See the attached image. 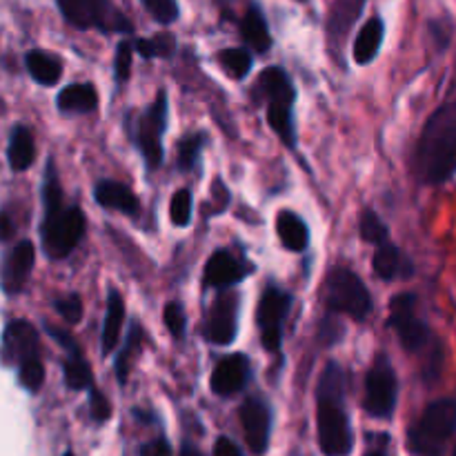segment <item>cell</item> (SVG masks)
I'll list each match as a JSON object with an SVG mask.
<instances>
[{
    "label": "cell",
    "instance_id": "1",
    "mask_svg": "<svg viewBox=\"0 0 456 456\" xmlns=\"http://www.w3.org/2000/svg\"><path fill=\"white\" fill-rule=\"evenodd\" d=\"M43 205L45 216L43 223H40L43 249L49 258L61 261V258L69 256L78 248L85 230H87V221H85V214L78 208L62 205V187L53 163H49L47 172H45Z\"/></svg>",
    "mask_w": 456,
    "mask_h": 456
},
{
    "label": "cell",
    "instance_id": "2",
    "mask_svg": "<svg viewBox=\"0 0 456 456\" xmlns=\"http://www.w3.org/2000/svg\"><path fill=\"white\" fill-rule=\"evenodd\" d=\"M417 172L430 185L456 174V102H445L428 118L417 147Z\"/></svg>",
    "mask_w": 456,
    "mask_h": 456
},
{
    "label": "cell",
    "instance_id": "3",
    "mask_svg": "<svg viewBox=\"0 0 456 456\" xmlns=\"http://www.w3.org/2000/svg\"><path fill=\"white\" fill-rule=\"evenodd\" d=\"M343 396H346V372L332 361L321 374L319 390H316L319 444L328 456H346L354 445L350 419L343 408Z\"/></svg>",
    "mask_w": 456,
    "mask_h": 456
},
{
    "label": "cell",
    "instance_id": "4",
    "mask_svg": "<svg viewBox=\"0 0 456 456\" xmlns=\"http://www.w3.org/2000/svg\"><path fill=\"white\" fill-rule=\"evenodd\" d=\"M256 89L267 101V120L276 136L288 147L297 145V125H294V101L297 89L281 67H270L258 76Z\"/></svg>",
    "mask_w": 456,
    "mask_h": 456
},
{
    "label": "cell",
    "instance_id": "5",
    "mask_svg": "<svg viewBox=\"0 0 456 456\" xmlns=\"http://www.w3.org/2000/svg\"><path fill=\"white\" fill-rule=\"evenodd\" d=\"M456 430V401L441 399L426 408L417 426L410 430V448L419 456H441Z\"/></svg>",
    "mask_w": 456,
    "mask_h": 456
},
{
    "label": "cell",
    "instance_id": "6",
    "mask_svg": "<svg viewBox=\"0 0 456 456\" xmlns=\"http://www.w3.org/2000/svg\"><path fill=\"white\" fill-rule=\"evenodd\" d=\"M58 12L76 29L132 34L134 25L111 0H56Z\"/></svg>",
    "mask_w": 456,
    "mask_h": 456
},
{
    "label": "cell",
    "instance_id": "7",
    "mask_svg": "<svg viewBox=\"0 0 456 456\" xmlns=\"http://www.w3.org/2000/svg\"><path fill=\"white\" fill-rule=\"evenodd\" d=\"M328 312L332 314H347L350 319L363 323L372 312V297L359 274L352 270L338 267L328 276V294H325Z\"/></svg>",
    "mask_w": 456,
    "mask_h": 456
},
{
    "label": "cell",
    "instance_id": "8",
    "mask_svg": "<svg viewBox=\"0 0 456 456\" xmlns=\"http://www.w3.org/2000/svg\"><path fill=\"white\" fill-rule=\"evenodd\" d=\"M167 129V92L160 89L145 111L136 116L132 123V138L138 151L145 159L147 169H156L163 163V134Z\"/></svg>",
    "mask_w": 456,
    "mask_h": 456
},
{
    "label": "cell",
    "instance_id": "9",
    "mask_svg": "<svg viewBox=\"0 0 456 456\" xmlns=\"http://www.w3.org/2000/svg\"><path fill=\"white\" fill-rule=\"evenodd\" d=\"M387 325L396 332L405 352H421L430 343V328L419 316V301L414 294H396L390 303Z\"/></svg>",
    "mask_w": 456,
    "mask_h": 456
},
{
    "label": "cell",
    "instance_id": "10",
    "mask_svg": "<svg viewBox=\"0 0 456 456\" xmlns=\"http://www.w3.org/2000/svg\"><path fill=\"white\" fill-rule=\"evenodd\" d=\"M292 307V297L281 288H267L256 307V323L261 343L267 352L276 354L283 346V325Z\"/></svg>",
    "mask_w": 456,
    "mask_h": 456
},
{
    "label": "cell",
    "instance_id": "11",
    "mask_svg": "<svg viewBox=\"0 0 456 456\" xmlns=\"http://www.w3.org/2000/svg\"><path fill=\"white\" fill-rule=\"evenodd\" d=\"M365 410L377 419H390L396 405V374L390 359L379 354L365 377Z\"/></svg>",
    "mask_w": 456,
    "mask_h": 456
},
{
    "label": "cell",
    "instance_id": "12",
    "mask_svg": "<svg viewBox=\"0 0 456 456\" xmlns=\"http://www.w3.org/2000/svg\"><path fill=\"white\" fill-rule=\"evenodd\" d=\"M40 337L36 332L34 325L29 321H12L7 323L3 332V341H0V361L4 365H20L25 361L38 356Z\"/></svg>",
    "mask_w": 456,
    "mask_h": 456
},
{
    "label": "cell",
    "instance_id": "13",
    "mask_svg": "<svg viewBox=\"0 0 456 456\" xmlns=\"http://www.w3.org/2000/svg\"><path fill=\"white\" fill-rule=\"evenodd\" d=\"M36 263V249L31 240H20L4 254L0 263V288L4 294L13 297L25 289L31 270Z\"/></svg>",
    "mask_w": 456,
    "mask_h": 456
},
{
    "label": "cell",
    "instance_id": "14",
    "mask_svg": "<svg viewBox=\"0 0 456 456\" xmlns=\"http://www.w3.org/2000/svg\"><path fill=\"white\" fill-rule=\"evenodd\" d=\"M236 328H239V301L236 297L223 294L205 319V341L214 343V346H230L236 338Z\"/></svg>",
    "mask_w": 456,
    "mask_h": 456
},
{
    "label": "cell",
    "instance_id": "15",
    "mask_svg": "<svg viewBox=\"0 0 456 456\" xmlns=\"http://www.w3.org/2000/svg\"><path fill=\"white\" fill-rule=\"evenodd\" d=\"M239 417L249 450L261 456L267 450V444H270V410H267V403L252 396V399L240 405Z\"/></svg>",
    "mask_w": 456,
    "mask_h": 456
},
{
    "label": "cell",
    "instance_id": "16",
    "mask_svg": "<svg viewBox=\"0 0 456 456\" xmlns=\"http://www.w3.org/2000/svg\"><path fill=\"white\" fill-rule=\"evenodd\" d=\"M245 276H248V267H245L234 254L227 252V249H218V252H214L212 256L208 258V263H205L203 281L208 288L225 289L230 288V285L240 283Z\"/></svg>",
    "mask_w": 456,
    "mask_h": 456
},
{
    "label": "cell",
    "instance_id": "17",
    "mask_svg": "<svg viewBox=\"0 0 456 456\" xmlns=\"http://www.w3.org/2000/svg\"><path fill=\"white\" fill-rule=\"evenodd\" d=\"M249 379V359L245 354H230L216 365L212 374V390L218 396H232L245 387Z\"/></svg>",
    "mask_w": 456,
    "mask_h": 456
},
{
    "label": "cell",
    "instance_id": "18",
    "mask_svg": "<svg viewBox=\"0 0 456 456\" xmlns=\"http://www.w3.org/2000/svg\"><path fill=\"white\" fill-rule=\"evenodd\" d=\"M374 274L381 281H395V279H408L414 274V267L410 263V258L401 252L396 245H392L390 240L383 245H379L377 252H374Z\"/></svg>",
    "mask_w": 456,
    "mask_h": 456
},
{
    "label": "cell",
    "instance_id": "19",
    "mask_svg": "<svg viewBox=\"0 0 456 456\" xmlns=\"http://www.w3.org/2000/svg\"><path fill=\"white\" fill-rule=\"evenodd\" d=\"M94 199L101 208L111 209V212L127 214V216H134L138 212L136 194L125 183L101 181L94 190Z\"/></svg>",
    "mask_w": 456,
    "mask_h": 456
},
{
    "label": "cell",
    "instance_id": "20",
    "mask_svg": "<svg viewBox=\"0 0 456 456\" xmlns=\"http://www.w3.org/2000/svg\"><path fill=\"white\" fill-rule=\"evenodd\" d=\"M240 36L248 43V47L256 53L270 52L272 47V36L270 27H267L265 16H263L261 7L256 3H252L245 12V16L240 18Z\"/></svg>",
    "mask_w": 456,
    "mask_h": 456
},
{
    "label": "cell",
    "instance_id": "21",
    "mask_svg": "<svg viewBox=\"0 0 456 456\" xmlns=\"http://www.w3.org/2000/svg\"><path fill=\"white\" fill-rule=\"evenodd\" d=\"M125 323V301L114 288L107 292V310H105V323H102V338L101 347L102 354H111L116 350L123 334Z\"/></svg>",
    "mask_w": 456,
    "mask_h": 456
},
{
    "label": "cell",
    "instance_id": "22",
    "mask_svg": "<svg viewBox=\"0 0 456 456\" xmlns=\"http://www.w3.org/2000/svg\"><path fill=\"white\" fill-rule=\"evenodd\" d=\"M56 105L62 114H89L98 107V94L92 83H71L58 94Z\"/></svg>",
    "mask_w": 456,
    "mask_h": 456
},
{
    "label": "cell",
    "instance_id": "23",
    "mask_svg": "<svg viewBox=\"0 0 456 456\" xmlns=\"http://www.w3.org/2000/svg\"><path fill=\"white\" fill-rule=\"evenodd\" d=\"M383 38H386V25H383V20L379 16L370 18L361 27L359 36L354 40V49H352V56H354L356 65H368V62H372L379 56Z\"/></svg>",
    "mask_w": 456,
    "mask_h": 456
},
{
    "label": "cell",
    "instance_id": "24",
    "mask_svg": "<svg viewBox=\"0 0 456 456\" xmlns=\"http://www.w3.org/2000/svg\"><path fill=\"white\" fill-rule=\"evenodd\" d=\"M365 7V0H334L332 13H330L328 31L330 38L337 40V49H341L343 40L350 34L352 25L356 22V18L361 16Z\"/></svg>",
    "mask_w": 456,
    "mask_h": 456
},
{
    "label": "cell",
    "instance_id": "25",
    "mask_svg": "<svg viewBox=\"0 0 456 456\" xmlns=\"http://www.w3.org/2000/svg\"><path fill=\"white\" fill-rule=\"evenodd\" d=\"M7 160H9V167H12L13 172H27V169L34 165L36 160L34 134H31V129L25 127V125L13 127L12 136H9Z\"/></svg>",
    "mask_w": 456,
    "mask_h": 456
},
{
    "label": "cell",
    "instance_id": "26",
    "mask_svg": "<svg viewBox=\"0 0 456 456\" xmlns=\"http://www.w3.org/2000/svg\"><path fill=\"white\" fill-rule=\"evenodd\" d=\"M276 234L289 252H303L310 245V230L298 214L283 209L276 216Z\"/></svg>",
    "mask_w": 456,
    "mask_h": 456
},
{
    "label": "cell",
    "instance_id": "27",
    "mask_svg": "<svg viewBox=\"0 0 456 456\" xmlns=\"http://www.w3.org/2000/svg\"><path fill=\"white\" fill-rule=\"evenodd\" d=\"M25 65L31 78L38 85H43V87H52V85H56L62 76L61 61H58L56 56H52V53L38 52V49L27 53Z\"/></svg>",
    "mask_w": 456,
    "mask_h": 456
},
{
    "label": "cell",
    "instance_id": "28",
    "mask_svg": "<svg viewBox=\"0 0 456 456\" xmlns=\"http://www.w3.org/2000/svg\"><path fill=\"white\" fill-rule=\"evenodd\" d=\"M205 145H208V134L196 132L187 134L181 142H178V156L176 165L181 172H199L200 167V154H203Z\"/></svg>",
    "mask_w": 456,
    "mask_h": 456
},
{
    "label": "cell",
    "instance_id": "29",
    "mask_svg": "<svg viewBox=\"0 0 456 456\" xmlns=\"http://www.w3.org/2000/svg\"><path fill=\"white\" fill-rule=\"evenodd\" d=\"M223 71L234 80H243L252 69V52L245 47H227L218 53Z\"/></svg>",
    "mask_w": 456,
    "mask_h": 456
},
{
    "label": "cell",
    "instance_id": "30",
    "mask_svg": "<svg viewBox=\"0 0 456 456\" xmlns=\"http://www.w3.org/2000/svg\"><path fill=\"white\" fill-rule=\"evenodd\" d=\"M65 386L69 390H92L94 387V374L83 354H71L69 361L65 363Z\"/></svg>",
    "mask_w": 456,
    "mask_h": 456
},
{
    "label": "cell",
    "instance_id": "31",
    "mask_svg": "<svg viewBox=\"0 0 456 456\" xmlns=\"http://www.w3.org/2000/svg\"><path fill=\"white\" fill-rule=\"evenodd\" d=\"M141 343H142L141 325L132 323L127 338H125L123 352H120L118 359H116V377H118V383H127L129 370H132V359L136 356V352H141Z\"/></svg>",
    "mask_w": 456,
    "mask_h": 456
},
{
    "label": "cell",
    "instance_id": "32",
    "mask_svg": "<svg viewBox=\"0 0 456 456\" xmlns=\"http://www.w3.org/2000/svg\"><path fill=\"white\" fill-rule=\"evenodd\" d=\"M134 49L142 58H169L176 52V38L172 34H156L154 38L134 40Z\"/></svg>",
    "mask_w": 456,
    "mask_h": 456
},
{
    "label": "cell",
    "instance_id": "33",
    "mask_svg": "<svg viewBox=\"0 0 456 456\" xmlns=\"http://www.w3.org/2000/svg\"><path fill=\"white\" fill-rule=\"evenodd\" d=\"M361 239L370 245H383L390 240V230H387L386 223L379 218V214L374 209H365L363 216H361Z\"/></svg>",
    "mask_w": 456,
    "mask_h": 456
},
{
    "label": "cell",
    "instance_id": "34",
    "mask_svg": "<svg viewBox=\"0 0 456 456\" xmlns=\"http://www.w3.org/2000/svg\"><path fill=\"white\" fill-rule=\"evenodd\" d=\"M191 191L183 187L169 200V221L176 227H187L191 223Z\"/></svg>",
    "mask_w": 456,
    "mask_h": 456
},
{
    "label": "cell",
    "instance_id": "35",
    "mask_svg": "<svg viewBox=\"0 0 456 456\" xmlns=\"http://www.w3.org/2000/svg\"><path fill=\"white\" fill-rule=\"evenodd\" d=\"M18 381L25 390L38 392L45 383V365L40 361V356L25 361V363L18 365Z\"/></svg>",
    "mask_w": 456,
    "mask_h": 456
},
{
    "label": "cell",
    "instance_id": "36",
    "mask_svg": "<svg viewBox=\"0 0 456 456\" xmlns=\"http://www.w3.org/2000/svg\"><path fill=\"white\" fill-rule=\"evenodd\" d=\"M141 3L147 9V13L160 25H172L181 16L178 0H141Z\"/></svg>",
    "mask_w": 456,
    "mask_h": 456
},
{
    "label": "cell",
    "instance_id": "37",
    "mask_svg": "<svg viewBox=\"0 0 456 456\" xmlns=\"http://www.w3.org/2000/svg\"><path fill=\"white\" fill-rule=\"evenodd\" d=\"M163 319H165V325H167L169 334L181 341V338L185 337V328H187V319H185V310H183V303L169 301L163 310Z\"/></svg>",
    "mask_w": 456,
    "mask_h": 456
},
{
    "label": "cell",
    "instance_id": "38",
    "mask_svg": "<svg viewBox=\"0 0 456 456\" xmlns=\"http://www.w3.org/2000/svg\"><path fill=\"white\" fill-rule=\"evenodd\" d=\"M132 56H134V43H129V40H120L118 47H116V58H114V76L120 85L129 78V71H132Z\"/></svg>",
    "mask_w": 456,
    "mask_h": 456
},
{
    "label": "cell",
    "instance_id": "39",
    "mask_svg": "<svg viewBox=\"0 0 456 456\" xmlns=\"http://www.w3.org/2000/svg\"><path fill=\"white\" fill-rule=\"evenodd\" d=\"M53 307H56V312L67 321V323H78V321L83 319V301H80L76 294L58 298V301L53 303Z\"/></svg>",
    "mask_w": 456,
    "mask_h": 456
},
{
    "label": "cell",
    "instance_id": "40",
    "mask_svg": "<svg viewBox=\"0 0 456 456\" xmlns=\"http://www.w3.org/2000/svg\"><path fill=\"white\" fill-rule=\"evenodd\" d=\"M89 412H92L94 421L102 423L111 417V405L107 401V396L102 392H98L96 387L89 390Z\"/></svg>",
    "mask_w": 456,
    "mask_h": 456
},
{
    "label": "cell",
    "instance_id": "41",
    "mask_svg": "<svg viewBox=\"0 0 456 456\" xmlns=\"http://www.w3.org/2000/svg\"><path fill=\"white\" fill-rule=\"evenodd\" d=\"M45 330H47V332L52 334V338H53V341H56V343H61V346L65 347L67 352H69V356H71V354H80V347H78V343L74 341V337H71V334L62 332V330L53 328V325H45Z\"/></svg>",
    "mask_w": 456,
    "mask_h": 456
},
{
    "label": "cell",
    "instance_id": "42",
    "mask_svg": "<svg viewBox=\"0 0 456 456\" xmlns=\"http://www.w3.org/2000/svg\"><path fill=\"white\" fill-rule=\"evenodd\" d=\"M337 328H338V325H337V321H334V314L330 312L328 319L321 323V338H323L328 346H332V343H337L338 338H341V334H337Z\"/></svg>",
    "mask_w": 456,
    "mask_h": 456
},
{
    "label": "cell",
    "instance_id": "43",
    "mask_svg": "<svg viewBox=\"0 0 456 456\" xmlns=\"http://www.w3.org/2000/svg\"><path fill=\"white\" fill-rule=\"evenodd\" d=\"M214 454L216 456H243L240 454L239 445H236L232 439H227V436H221V439L216 441V445H214Z\"/></svg>",
    "mask_w": 456,
    "mask_h": 456
},
{
    "label": "cell",
    "instance_id": "44",
    "mask_svg": "<svg viewBox=\"0 0 456 456\" xmlns=\"http://www.w3.org/2000/svg\"><path fill=\"white\" fill-rule=\"evenodd\" d=\"M13 236V221L7 212H0V243H7Z\"/></svg>",
    "mask_w": 456,
    "mask_h": 456
},
{
    "label": "cell",
    "instance_id": "45",
    "mask_svg": "<svg viewBox=\"0 0 456 456\" xmlns=\"http://www.w3.org/2000/svg\"><path fill=\"white\" fill-rule=\"evenodd\" d=\"M142 454L145 456H172V450H169V445L165 444V441H151L150 445H145Z\"/></svg>",
    "mask_w": 456,
    "mask_h": 456
},
{
    "label": "cell",
    "instance_id": "46",
    "mask_svg": "<svg viewBox=\"0 0 456 456\" xmlns=\"http://www.w3.org/2000/svg\"><path fill=\"white\" fill-rule=\"evenodd\" d=\"M181 456H203L199 452V450H194V448H190V445H185V448L181 450Z\"/></svg>",
    "mask_w": 456,
    "mask_h": 456
},
{
    "label": "cell",
    "instance_id": "47",
    "mask_svg": "<svg viewBox=\"0 0 456 456\" xmlns=\"http://www.w3.org/2000/svg\"><path fill=\"white\" fill-rule=\"evenodd\" d=\"M368 456H383L381 452H374V454H368Z\"/></svg>",
    "mask_w": 456,
    "mask_h": 456
},
{
    "label": "cell",
    "instance_id": "48",
    "mask_svg": "<svg viewBox=\"0 0 456 456\" xmlns=\"http://www.w3.org/2000/svg\"><path fill=\"white\" fill-rule=\"evenodd\" d=\"M298 3H305V0H298Z\"/></svg>",
    "mask_w": 456,
    "mask_h": 456
},
{
    "label": "cell",
    "instance_id": "49",
    "mask_svg": "<svg viewBox=\"0 0 456 456\" xmlns=\"http://www.w3.org/2000/svg\"><path fill=\"white\" fill-rule=\"evenodd\" d=\"M452 456H456V448H454V454Z\"/></svg>",
    "mask_w": 456,
    "mask_h": 456
},
{
    "label": "cell",
    "instance_id": "50",
    "mask_svg": "<svg viewBox=\"0 0 456 456\" xmlns=\"http://www.w3.org/2000/svg\"><path fill=\"white\" fill-rule=\"evenodd\" d=\"M67 456H71V454H67Z\"/></svg>",
    "mask_w": 456,
    "mask_h": 456
}]
</instances>
